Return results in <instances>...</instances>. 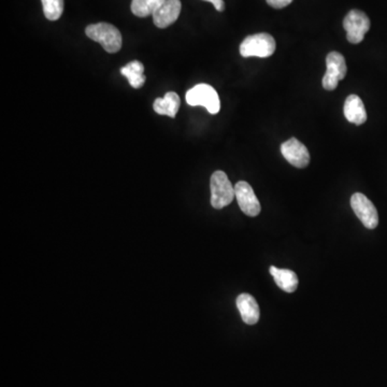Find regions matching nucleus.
<instances>
[{
    "label": "nucleus",
    "mask_w": 387,
    "mask_h": 387,
    "mask_svg": "<svg viewBox=\"0 0 387 387\" xmlns=\"http://www.w3.org/2000/svg\"><path fill=\"white\" fill-rule=\"evenodd\" d=\"M85 34L91 40L100 44L108 53H116L123 44L120 30L109 23L89 25L85 29Z\"/></svg>",
    "instance_id": "1"
},
{
    "label": "nucleus",
    "mask_w": 387,
    "mask_h": 387,
    "mask_svg": "<svg viewBox=\"0 0 387 387\" xmlns=\"http://www.w3.org/2000/svg\"><path fill=\"white\" fill-rule=\"evenodd\" d=\"M211 188V205L215 209H223L233 202L235 195V188L229 181L228 177L224 171H215L210 180Z\"/></svg>",
    "instance_id": "2"
},
{
    "label": "nucleus",
    "mask_w": 387,
    "mask_h": 387,
    "mask_svg": "<svg viewBox=\"0 0 387 387\" xmlns=\"http://www.w3.org/2000/svg\"><path fill=\"white\" fill-rule=\"evenodd\" d=\"M277 44L271 35L262 33V34L252 35L246 37L240 46V54L242 57L266 58L273 55Z\"/></svg>",
    "instance_id": "3"
},
{
    "label": "nucleus",
    "mask_w": 387,
    "mask_h": 387,
    "mask_svg": "<svg viewBox=\"0 0 387 387\" xmlns=\"http://www.w3.org/2000/svg\"><path fill=\"white\" fill-rule=\"evenodd\" d=\"M186 102L190 106H202L207 109L211 114H219L221 109V101L219 95L211 85L198 84L186 93Z\"/></svg>",
    "instance_id": "4"
},
{
    "label": "nucleus",
    "mask_w": 387,
    "mask_h": 387,
    "mask_svg": "<svg viewBox=\"0 0 387 387\" xmlns=\"http://www.w3.org/2000/svg\"><path fill=\"white\" fill-rule=\"evenodd\" d=\"M348 42L359 44L370 29V19L361 10H351L343 19Z\"/></svg>",
    "instance_id": "5"
},
{
    "label": "nucleus",
    "mask_w": 387,
    "mask_h": 387,
    "mask_svg": "<svg viewBox=\"0 0 387 387\" xmlns=\"http://www.w3.org/2000/svg\"><path fill=\"white\" fill-rule=\"evenodd\" d=\"M327 70L323 77L322 84L326 91H334L337 89L340 81L345 78L348 73L345 58L338 52H330L326 57Z\"/></svg>",
    "instance_id": "6"
},
{
    "label": "nucleus",
    "mask_w": 387,
    "mask_h": 387,
    "mask_svg": "<svg viewBox=\"0 0 387 387\" xmlns=\"http://www.w3.org/2000/svg\"><path fill=\"white\" fill-rule=\"evenodd\" d=\"M351 206L356 217L361 219L366 228L375 229L378 227V211L369 198L366 197L361 192H356L352 196Z\"/></svg>",
    "instance_id": "7"
},
{
    "label": "nucleus",
    "mask_w": 387,
    "mask_h": 387,
    "mask_svg": "<svg viewBox=\"0 0 387 387\" xmlns=\"http://www.w3.org/2000/svg\"><path fill=\"white\" fill-rule=\"evenodd\" d=\"M235 195L241 211L248 217H258L262 211L260 200L256 197L252 186L246 181H240L235 186Z\"/></svg>",
    "instance_id": "8"
},
{
    "label": "nucleus",
    "mask_w": 387,
    "mask_h": 387,
    "mask_svg": "<svg viewBox=\"0 0 387 387\" xmlns=\"http://www.w3.org/2000/svg\"><path fill=\"white\" fill-rule=\"evenodd\" d=\"M281 153L284 159L296 168H305L310 163L308 149L296 138H291L282 143Z\"/></svg>",
    "instance_id": "9"
},
{
    "label": "nucleus",
    "mask_w": 387,
    "mask_h": 387,
    "mask_svg": "<svg viewBox=\"0 0 387 387\" xmlns=\"http://www.w3.org/2000/svg\"><path fill=\"white\" fill-rule=\"evenodd\" d=\"M181 8L180 0H166L152 15L155 26L166 28L172 25L179 19Z\"/></svg>",
    "instance_id": "10"
},
{
    "label": "nucleus",
    "mask_w": 387,
    "mask_h": 387,
    "mask_svg": "<svg viewBox=\"0 0 387 387\" xmlns=\"http://www.w3.org/2000/svg\"><path fill=\"white\" fill-rule=\"evenodd\" d=\"M236 303L241 318L246 324L255 325L260 321V305L252 295L246 293L241 294L237 298Z\"/></svg>",
    "instance_id": "11"
},
{
    "label": "nucleus",
    "mask_w": 387,
    "mask_h": 387,
    "mask_svg": "<svg viewBox=\"0 0 387 387\" xmlns=\"http://www.w3.org/2000/svg\"><path fill=\"white\" fill-rule=\"evenodd\" d=\"M344 116L350 123L363 125L367 120V111L363 100L357 95H350L344 102Z\"/></svg>",
    "instance_id": "12"
},
{
    "label": "nucleus",
    "mask_w": 387,
    "mask_h": 387,
    "mask_svg": "<svg viewBox=\"0 0 387 387\" xmlns=\"http://www.w3.org/2000/svg\"><path fill=\"white\" fill-rule=\"evenodd\" d=\"M180 97L174 91H169L164 98L155 99L153 109L159 116H167L169 118H176L180 109Z\"/></svg>",
    "instance_id": "13"
},
{
    "label": "nucleus",
    "mask_w": 387,
    "mask_h": 387,
    "mask_svg": "<svg viewBox=\"0 0 387 387\" xmlns=\"http://www.w3.org/2000/svg\"><path fill=\"white\" fill-rule=\"evenodd\" d=\"M269 271L280 289L287 293H294L296 291L299 281L295 272L289 269H280L274 266L270 267Z\"/></svg>",
    "instance_id": "14"
},
{
    "label": "nucleus",
    "mask_w": 387,
    "mask_h": 387,
    "mask_svg": "<svg viewBox=\"0 0 387 387\" xmlns=\"http://www.w3.org/2000/svg\"><path fill=\"white\" fill-rule=\"evenodd\" d=\"M145 66L138 60L130 62L125 67L120 68V73L128 80V82L134 89H140L145 83V75H143Z\"/></svg>",
    "instance_id": "15"
},
{
    "label": "nucleus",
    "mask_w": 387,
    "mask_h": 387,
    "mask_svg": "<svg viewBox=\"0 0 387 387\" xmlns=\"http://www.w3.org/2000/svg\"><path fill=\"white\" fill-rule=\"evenodd\" d=\"M166 0H132V12L138 17H147L161 7Z\"/></svg>",
    "instance_id": "16"
},
{
    "label": "nucleus",
    "mask_w": 387,
    "mask_h": 387,
    "mask_svg": "<svg viewBox=\"0 0 387 387\" xmlns=\"http://www.w3.org/2000/svg\"><path fill=\"white\" fill-rule=\"evenodd\" d=\"M44 17L50 21H57L64 12V0H42Z\"/></svg>",
    "instance_id": "17"
},
{
    "label": "nucleus",
    "mask_w": 387,
    "mask_h": 387,
    "mask_svg": "<svg viewBox=\"0 0 387 387\" xmlns=\"http://www.w3.org/2000/svg\"><path fill=\"white\" fill-rule=\"evenodd\" d=\"M270 7L276 8V9H283L293 3V0H266Z\"/></svg>",
    "instance_id": "18"
},
{
    "label": "nucleus",
    "mask_w": 387,
    "mask_h": 387,
    "mask_svg": "<svg viewBox=\"0 0 387 387\" xmlns=\"http://www.w3.org/2000/svg\"><path fill=\"white\" fill-rule=\"evenodd\" d=\"M204 1H208V3H211L212 5L215 6V9L219 12H223L225 10V3L224 0H204Z\"/></svg>",
    "instance_id": "19"
}]
</instances>
